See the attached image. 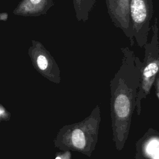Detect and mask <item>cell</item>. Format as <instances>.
<instances>
[{
  "mask_svg": "<svg viewBox=\"0 0 159 159\" xmlns=\"http://www.w3.org/2000/svg\"><path fill=\"white\" fill-rule=\"evenodd\" d=\"M123 58L112 86V112L116 146L120 150L128 137L135 107L142 62L129 47L121 48Z\"/></svg>",
  "mask_w": 159,
  "mask_h": 159,
  "instance_id": "obj_1",
  "label": "cell"
},
{
  "mask_svg": "<svg viewBox=\"0 0 159 159\" xmlns=\"http://www.w3.org/2000/svg\"><path fill=\"white\" fill-rule=\"evenodd\" d=\"M153 32L151 40L144 46L145 57L142 62L140 85L136 99L135 107L138 114L140 112V103L150 92V89L159 73V39L157 17L152 26Z\"/></svg>",
  "mask_w": 159,
  "mask_h": 159,
  "instance_id": "obj_2",
  "label": "cell"
},
{
  "mask_svg": "<svg viewBox=\"0 0 159 159\" xmlns=\"http://www.w3.org/2000/svg\"><path fill=\"white\" fill-rule=\"evenodd\" d=\"M130 14L134 40L140 47L148 42L153 14L152 0H130Z\"/></svg>",
  "mask_w": 159,
  "mask_h": 159,
  "instance_id": "obj_3",
  "label": "cell"
},
{
  "mask_svg": "<svg viewBox=\"0 0 159 159\" xmlns=\"http://www.w3.org/2000/svg\"><path fill=\"white\" fill-rule=\"evenodd\" d=\"M106 3L111 21L122 30L132 46L134 38L130 14V0H106Z\"/></svg>",
  "mask_w": 159,
  "mask_h": 159,
  "instance_id": "obj_4",
  "label": "cell"
},
{
  "mask_svg": "<svg viewBox=\"0 0 159 159\" xmlns=\"http://www.w3.org/2000/svg\"><path fill=\"white\" fill-rule=\"evenodd\" d=\"M136 148L139 159H159V133L147 132L138 141Z\"/></svg>",
  "mask_w": 159,
  "mask_h": 159,
  "instance_id": "obj_5",
  "label": "cell"
},
{
  "mask_svg": "<svg viewBox=\"0 0 159 159\" xmlns=\"http://www.w3.org/2000/svg\"><path fill=\"white\" fill-rule=\"evenodd\" d=\"M53 6V0H22L14 9L13 14L22 16L45 15Z\"/></svg>",
  "mask_w": 159,
  "mask_h": 159,
  "instance_id": "obj_6",
  "label": "cell"
},
{
  "mask_svg": "<svg viewBox=\"0 0 159 159\" xmlns=\"http://www.w3.org/2000/svg\"><path fill=\"white\" fill-rule=\"evenodd\" d=\"M96 0H73L74 9L78 21L86 22L93 9Z\"/></svg>",
  "mask_w": 159,
  "mask_h": 159,
  "instance_id": "obj_7",
  "label": "cell"
},
{
  "mask_svg": "<svg viewBox=\"0 0 159 159\" xmlns=\"http://www.w3.org/2000/svg\"><path fill=\"white\" fill-rule=\"evenodd\" d=\"M72 141L75 147L79 148H83L85 146L86 140L83 131L78 129L75 130L72 134Z\"/></svg>",
  "mask_w": 159,
  "mask_h": 159,
  "instance_id": "obj_8",
  "label": "cell"
},
{
  "mask_svg": "<svg viewBox=\"0 0 159 159\" xmlns=\"http://www.w3.org/2000/svg\"><path fill=\"white\" fill-rule=\"evenodd\" d=\"M155 86H156V90H157V94L158 96V98L159 99V73L157 75L155 80Z\"/></svg>",
  "mask_w": 159,
  "mask_h": 159,
  "instance_id": "obj_9",
  "label": "cell"
},
{
  "mask_svg": "<svg viewBox=\"0 0 159 159\" xmlns=\"http://www.w3.org/2000/svg\"><path fill=\"white\" fill-rule=\"evenodd\" d=\"M9 14L7 12H1L0 13V20L6 21L8 19Z\"/></svg>",
  "mask_w": 159,
  "mask_h": 159,
  "instance_id": "obj_10",
  "label": "cell"
},
{
  "mask_svg": "<svg viewBox=\"0 0 159 159\" xmlns=\"http://www.w3.org/2000/svg\"><path fill=\"white\" fill-rule=\"evenodd\" d=\"M55 159H61L60 157H57Z\"/></svg>",
  "mask_w": 159,
  "mask_h": 159,
  "instance_id": "obj_11",
  "label": "cell"
},
{
  "mask_svg": "<svg viewBox=\"0 0 159 159\" xmlns=\"http://www.w3.org/2000/svg\"><path fill=\"white\" fill-rule=\"evenodd\" d=\"M1 112H2V111H1V110H0V114H1Z\"/></svg>",
  "mask_w": 159,
  "mask_h": 159,
  "instance_id": "obj_12",
  "label": "cell"
}]
</instances>
